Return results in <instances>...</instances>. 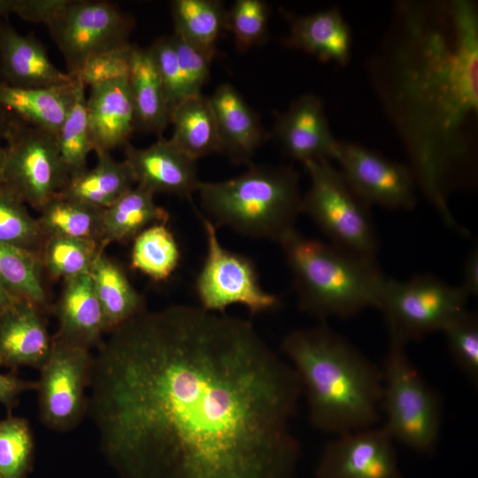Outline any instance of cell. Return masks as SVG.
<instances>
[{
  "label": "cell",
  "instance_id": "1",
  "mask_svg": "<svg viewBox=\"0 0 478 478\" xmlns=\"http://www.w3.org/2000/svg\"><path fill=\"white\" fill-rule=\"evenodd\" d=\"M108 334L87 413L121 478H295L301 382L251 321L177 305Z\"/></svg>",
  "mask_w": 478,
  "mask_h": 478
},
{
  "label": "cell",
  "instance_id": "2",
  "mask_svg": "<svg viewBox=\"0 0 478 478\" xmlns=\"http://www.w3.org/2000/svg\"><path fill=\"white\" fill-rule=\"evenodd\" d=\"M397 6V37L381 60L379 89L417 185L446 225L457 227L447 197L478 112L477 10L466 0Z\"/></svg>",
  "mask_w": 478,
  "mask_h": 478
},
{
  "label": "cell",
  "instance_id": "3",
  "mask_svg": "<svg viewBox=\"0 0 478 478\" xmlns=\"http://www.w3.org/2000/svg\"><path fill=\"white\" fill-rule=\"evenodd\" d=\"M305 393L316 429L338 436L381 419L382 371L325 324L297 328L281 345Z\"/></svg>",
  "mask_w": 478,
  "mask_h": 478
},
{
  "label": "cell",
  "instance_id": "4",
  "mask_svg": "<svg viewBox=\"0 0 478 478\" xmlns=\"http://www.w3.org/2000/svg\"><path fill=\"white\" fill-rule=\"evenodd\" d=\"M279 243L302 312L322 320L349 319L376 307L386 277L375 261L306 237L296 229Z\"/></svg>",
  "mask_w": 478,
  "mask_h": 478
},
{
  "label": "cell",
  "instance_id": "5",
  "mask_svg": "<svg viewBox=\"0 0 478 478\" xmlns=\"http://www.w3.org/2000/svg\"><path fill=\"white\" fill-rule=\"evenodd\" d=\"M201 205L215 227L280 243L301 213L298 173L291 166L252 165L220 181H200Z\"/></svg>",
  "mask_w": 478,
  "mask_h": 478
},
{
  "label": "cell",
  "instance_id": "6",
  "mask_svg": "<svg viewBox=\"0 0 478 478\" xmlns=\"http://www.w3.org/2000/svg\"><path fill=\"white\" fill-rule=\"evenodd\" d=\"M405 348L406 343L389 337L382 368V426L395 442L428 453L439 439L442 401L412 365Z\"/></svg>",
  "mask_w": 478,
  "mask_h": 478
},
{
  "label": "cell",
  "instance_id": "7",
  "mask_svg": "<svg viewBox=\"0 0 478 478\" xmlns=\"http://www.w3.org/2000/svg\"><path fill=\"white\" fill-rule=\"evenodd\" d=\"M303 164L310 178V187L302 197L301 213L314 221L330 243L376 262L379 243L370 205L329 159Z\"/></svg>",
  "mask_w": 478,
  "mask_h": 478
},
{
  "label": "cell",
  "instance_id": "8",
  "mask_svg": "<svg viewBox=\"0 0 478 478\" xmlns=\"http://www.w3.org/2000/svg\"><path fill=\"white\" fill-rule=\"evenodd\" d=\"M470 297L460 286H451L433 274L406 281L386 278L377 305L389 337L405 343L443 331L467 311Z\"/></svg>",
  "mask_w": 478,
  "mask_h": 478
},
{
  "label": "cell",
  "instance_id": "9",
  "mask_svg": "<svg viewBox=\"0 0 478 478\" xmlns=\"http://www.w3.org/2000/svg\"><path fill=\"white\" fill-rule=\"evenodd\" d=\"M76 79L91 57L130 44L134 19L104 0H67L44 24Z\"/></svg>",
  "mask_w": 478,
  "mask_h": 478
},
{
  "label": "cell",
  "instance_id": "10",
  "mask_svg": "<svg viewBox=\"0 0 478 478\" xmlns=\"http://www.w3.org/2000/svg\"><path fill=\"white\" fill-rule=\"evenodd\" d=\"M4 141L3 185L40 211L66 188L71 178L59 154L57 135L13 114Z\"/></svg>",
  "mask_w": 478,
  "mask_h": 478
},
{
  "label": "cell",
  "instance_id": "11",
  "mask_svg": "<svg viewBox=\"0 0 478 478\" xmlns=\"http://www.w3.org/2000/svg\"><path fill=\"white\" fill-rule=\"evenodd\" d=\"M199 217L206 239V256L195 281L200 307L224 313L228 306L242 305L252 315L279 309L281 300L262 288L253 260L225 248L214 224Z\"/></svg>",
  "mask_w": 478,
  "mask_h": 478
},
{
  "label": "cell",
  "instance_id": "12",
  "mask_svg": "<svg viewBox=\"0 0 478 478\" xmlns=\"http://www.w3.org/2000/svg\"><path fill=\"white\" fill-rule=\"evenodd\" d=\"M92 363L89 349L57 335L52 338L36 389L40 419L47 428L66 432L80 424L88 411L86 389Z\"/></svg>",
  "mask_w": 478,
  "mask_h": 478
},
{
  "label": "cell",
  "instance_id": "13",
  "mask_svg": "<svg viewBox=\"0 0 478 478\" xmlns=\"http://www.w3.org/2000/svg\"><path fill=\"white\" fill-rule=\"evenodd\" d=\"M354 191L369 205L412 210L417 182L410 167L356 143L339 141L334 158Z\"/></svg>",
  "mask_w": 478,
  "mask_h": 478
},
{
  "label": "cell",
  "instance_id": "14",
  "mask_svg": "<svg viewBox=\"0 0 478 478\" xmlns=\"http://www.w3.org/2000/svg\"><path fill=\"white\" fill-rule=\"evenodd\" d=\"M395 441L383 426L335 436L324 448L316 478H403Z\"/></svg>",
  "mask_w": 478,
  "mask_h": 478
},
{
  "label": "cell",
  "instance_id": "15",
  "mask_svg": "<svg viewBox=\"0 0 478 478\" xmlns=\"http://www.w3.org/2000/svg\"><path fill=\"white\" fill-rule=\"evenodd\" d=\"M273 136L290 158L305 163L334 159L338 145L331 133L321 98L305 94L275 113Z\"/></svg>",
  "mask_w": 478,
  "mask_h": 478
},
{
  "label": "cell",
  "instance_id": "16",
  "mask_svg": "<svg viewBox=\"0 0 478 478\" xmlns=\"http://www.w3.org/2000/svg\"><path fill=\"white\" fill-rule=\"evenodd\" d=\"M125 161L136 186L152 194L166 193L189 198L200 181L197 160L180 150L170 139L159 138L147 148L123 147Z\"/></svg>",
  "mask_w": 478,
  "mask_h": 478
},
{
  "label": "cell",
  "instance_id": "17",
  "mask_svg": "<svg viewBox=\"0 0 478 478\" xmlns=\"http://www.w3.org/2000/svg\"><path fill=\"white\" fill-rule=\"evenodd\" d=\"M75 81L50 59L44 44L20 35L8 20H0V84L15 88H43Z\"/></svg>",
  "mask_w": 478,
  "mask_h": 478
},
{
  "label": "cell",
  "instance_id": "18",
  "mask_svg": "<svg viewBox=\"0 0 478 478\" xmlns=\"http://www.w3.org/2000/svg\"><path fill=\"white\" fill-rule=\"evenodd\" d=\"M87 114L95 152H110L129 143L135 127L128 76L89 88Z\"/></svg>",
  "mask_w": 478,
  "mask_h": 478
},
{
  "label": "cell",
  "instance_id": "19",
  "mask_svg": "<svg viewBox=\"0 0 478 478\" xmlns=\"http://www.w3.org/2000/svg\"><path fill=\"white\" fill-rule=\"evenodd\" d=\"M51 346L42 309L26 300L16 301L0 321V366L40 369Z\"/></svg>",
  "mask_w": 478,
  "mask_h": 478
},
{
  "label": "cell",
  "instance_id": "20",
  "mask_svg": "<svg viewBox=\"0 0 478 478\" xmlns=\"http://www.w3.org/2000/svg\"><path fill=\"white\" fill-rule=\"evenodd\" d=\"M208 98L217 125L220 153L236 164L251 162L266 138L258 117L229 83L220 84Z\"/></svg>",
  "mask_w": 478,
  "mask_h": 478
},
{
  "label": "cell",
  "instance_id": "21",
  "mask_svg": "<svg viewBox=\"0 0 478 478\" xmlns=\"http://www.w3.org/2000/svg\"><path fill=\"white\" fill-rule=\"evenodd\" d=\"M289 24L287 47L305 51L324 62L346 66L351 56V30L337 7L307 15L284 12Z\"/></svg>",
  "mask_w": 478,
  "mask_h": 478
},
{
  "label": "cell",
  "instance_id": "22",
  "mask_svg": "<svg viewBox=\"0 0 478 478\" xmlns=\"http://www.w3.org/2000/svg\"><path fill=\"white\" fill-rule=\"evenodd\" d=\"M56 313L64 340L88 349L98 347L107 333L104 314L89 274L65 280Z\"/></svg>",
  "mask_w": 478,
  "mask_h": 478
},
{
  "label": "cell",
  "instance_id": "23",
  "mask_svg": "<svg viewBox=\"0 0 478 478\" xmlns=\"http://www.w3.org/2000/svg\"><path fill=\"white\" fill-rule=\"evenodd\" d=\"M72 84L15 88L0 84V104L23 121L58 135L75 96Z\"/></svg>",
  "mask_w": 478,
  "mask_h": 478
},
{
  "label": "cell",
  "instance_id": "24",
  "mask_svg": "<svg viewBox=\"0 0 478 478\" xmlns=\"http://www.w3.org/2000/svg\"><path fill=\"white\" fill-rule=\"evenodd\" d=\"M96 166L71 177L58 195L104 210L130 190L135 182L125 160H116L108 151H96Z\"/></svg>",
  "mask_w": 478,
  "mask_h": 478
},
{
  "label": "cell",
  "instance_id": "25",
  "mask_svg": "<svg viewBox=\"0 0 478 478\" xmlns=\"http://www.w3.org/2000/svg\"><path fill=\"white\" fill-rule=\"evenodd\" d=\"M128 86L135 112V131L161 136L170 115L161 81L147 49L135 46Z\"/></svg>",
  "mask_w": 478,
  "mask_h": 478
},
{
  "label": "cell",
  "instance_id": "26",
  "mask_svg": "<svg viewBox=\"0 0 478 478\" xmlns=\"http://www.w3.org/2000/svg\"><path fill=\"white\" fill-rule=\"evenodd\" d=\"M168 212L156 204L154 194L134 186L120 199L103 210L99 246L134 240L145 228L167 223Z\"/></svg>",
  "mask_w": 478,
  "mask_h": 478
},
{
  "label": "cell",
  "instance_id": "27",
  "mask_svg": "<svg viewBox=\"0 0 478 478\" xmlns=\"http://www.w3.org/2000/svg\"><path fill=\"white\" fill-rule=\"evenodd\" d=\"M89 274L104 314L107 333L145 311L143 297L122 267L104 251L96 256Z\"/></svg>",
  "mask_w": 478,
  "mask_h": 478
},
{
  "label": "cell",
  "instance_id": "28",
  "mask_svg": "<svg viewBox=\"0 0 478 478\" xmlns=\"http://www.w3.org/2000/svg\"><path fill=\"white\" fill-rule=\"evenodd\" d=\"M171 142L183 153L197 160L220 153L217 125L209 98L202 94L183 100L171 113Z\"/></svg>",
  "mask_w": 478,
  "mask_h": 478
},
{
  "label": "cell",
  "instance_id": "29",
  "mask_svg": "<svg viewBox=\"0 0 478 478\" xmlns=\"http://www.w3.org/2000/svg\"><path fill=\"white\" fill-rule=\"evenodd\" d=\"M174 34L209 53H216V42L226 29L223 4L217 0H174L171 2Z\"/></svg>",
  "mask_w": 478,
  "mask_h": 478
},
{
  "label": "cell",
  "instance_id": "30",
  "mask_svg": "<svg viewBox=\"0 0 478 478\" xmlns=\"http://www.w3.org/2000/svg\"><path fill=\"white\" fill-rule=\"evenodd\" d=\"M37 218L45 236H62L98 243L103 210L59 195L39 211Z\"/></svg>",
  "mask_w": 478,
  "mask_h": 478
},
{
  "label": "cell",
  "instance_id": "31",
  "mask_svg": "<svg viewBox=\"0 0 478 478\" xmlns=\"http://www.w3.org/2000/svg\"><path fill=\"white\" fill-rule=\"evenodd\" d=\"M180 260L179 244L166 223L152 225L133 240L131 266L155 281L167 280Z\"/></svg>",
  "mask_w": 478,
  "mask_h": 478
},
{
  "label": "cell",
  "instance_id": "32",
  "mask_svg": "<svg viewBox=\"0 0 478 478\" xmlns=\"http://www.w3.org/2000/svg\"><path fill=\"white\" fill-rule=\"evenodd\" d=\"M40 255L0 243V289L12 297L45 307Z\"/></svg>",
  "mask_w": 478,
  "mask_h": 478
},
{
  "label": "cell",
  "instance_id": "33",
  "mask_svg": "<svg viewBox=\"0 0 478 478\" xmlns=\"http://www.w3.org/2000/svg\"><path fill=\"white\" fill-rule=\"evenodd\" d=\"M85 89L82 81L76 78L73 104L57 135L61 159L71 177L87 169V158L93 150Z\"/></svg>",
  "mask_w": 478,
  "mask_h": 478
},
{
  "label": "cell",
  "instance_id": "34",
  "mask_svg": "<svg viewBox=\"0 0 478 478\" xmlns=\"http://www.w3.org/2000/svg\"><path fill=\"white\" fill-rule=\"evenodd\" d=\"M101 250L98 243L62 236L47 237L40 253L42 266L64 281L89 274Z\"/></svg>",
  "mask_w": 478,
  "mask_h": 478
},
{
  "label": "cell",
  "instance_id": "35",
  "mask_svg": "<svg viewBox=\"0 0 478 478\" xmlns=\"http://www.w3.org/2000/svg\"><path fill=\"white\" fill-rule=\"evenodd\" d=\"M45 241L38 220L25 203L4 185L0 186V243L40 255Z\"/></svg>",
  "mask_w": 478,
  "mask_h": 478
},
{
  "label": "cell",
  "instance_id": "36",
  "mask_svg": "<svg viewBox=\"0 0 478 478\" xmlns=\"http://www.w3.org/2000/svg\"><path fill=\"white\" fill-rule=\"evenodd\" d=\"M35 441L25 418L0 420V478H27L33 467Z\"/></svg>",
  "mask_w": 478,
  "mask_h": 478
},
{
  "label": "cell",
  "instance_id": "37",
  "mask_svg": "<svg viewBox=\"0 0 478 478\" xmlns=\"http://www.w3.org/2000/svg\"><path fill=\"white\" fill-rule=\"evenodd\" d=\"M269 13L268 4L262 0H236L227 11L226 30L240 49L254 47L267 37Z\"/></svg>",
  "mask_w": 478,
  "mask_h": 478
},
{
  "label": "cell",
  "instance_id": "38",
  "mask_svg": "<svg viewBox=\"0 0 478 478\" xmlns=\"http://www.w3.org/2000/svg\"><path fill=\"white\" fill-rule=\"evenodd\" d=\"M455 363L474 383L478 382V316L466 311L443 331Z\"/></svg>",
  "mask_w": 478,
  "mask_h": 478
},
{
  "label": "cell",
  "instance_id": "39",
  "mask_svg": "<svg viewBox=\"0 0 478 478\" xmlns=\"http://www.w3.org/2000/svg\"><path fill=\"white\" fill-rule=\"evenodd\" d=\"M163 88L169 115L187 98L173 35L160 37L148 48Z\"/></svg>",
  "mask_w": 478,
  "mask_h": 478
},
{
  "label": "cell",
  "instance_id": "40",
  "mask_svg": "<svg viewBox=\"0 0 478 478\" xmlns=\"http://www.w3.org/2000/svg\"><path fill=\"white\" fill-rule=\"evenodd\" d=\"M135 46L130 43L91 57L84 64L77 78L86 88H91L108 81L128 76Z\"/></svg>",
  "mask_w": 478,
  "mask_h": 478
},
{
  "label": "cell",
  "instance_id": "41",
  "mask_svg": "<svg viewBox=\"0 0 478 478\" xmlns=\"http://www.w3.org/2000/svg\"><path fill=\"white\" fill-rule=\"evenodd\" d=\"M172 35L182 72L186 96L201 95V89L210 77L214 54L190 44L174 33Z\"/></svg>",
  "mask_w": 478,
  "mask_h": 478
},
{
  "label": "cell",
  "instance_id": "42",
  "mask_svg": "<svg viewBox=\"0 0 478 478\" xmlns=\"http://www.w3.org/2000/svg\"><path fill=\"white\" fill-rule=\"evenodd\" d=\"M66 2L67 0H16L14 14L26 21L44 25Z\"/></svg>",
  "mask_w": 478,
  "mask_h": 478
},
{
  "label": "cell",
  "instance_id": "43",
  "mask_svg": "<svg viewBox=\"0 0 478 478\" xmlns=\"http://www.w3.org/2000/svg\"><path fill=\"white\" fill-rule=\"evenodd\" d=\"M37 382L26 381L12 374H0V404L9 412L16 406L19 397L28 390H36Z\"/></svg>",
  "mask_w": 478,
  "mask_h": 478
},
{
  "label": "cell",
  "instance_id": "44",
  "mask_svg": "<svg viewBox=\"0 0 478 478\" xmlns=\"http://www.w3.org/2000/svg\"><path fill=\"white\" fill-rule=\"evenodd\" d=\"M460 287L471 297L478 295V248L474 247L465 259Z\"/></svg>",
  "mask_w": 478,
  "mask_h": 478
},
{
  "label": "cell",
  "instance_id": "45",
  "mask_svg": "<svg viewBox=\"0 0 478 478\" xmlns=\"http://www.w3.org/2000/svg\"><path fill=\"white\" fill-rule=\"evenodd\" d=\"M12 119L13 113L0 104V140H4Z\"/></svg>",
  "mask_w": 478,
  "mask_h": 478
},
{
  "label": "cell",
  "instance_id": "46",
  "mask_svg": "<svg viewBox=\"0 0 478 478\" xmlns=\"http://www.w3.org/2000/svg\"><path fill=\"white\" fill-rule=\"evenodd\" d=\"M17 299L0 289V321L9 309L15 304Z\"/></svg>",
  "mask_w": 478,
  "mask_h": 478
},
{
  "label": "cell",
  "instance_id": "47",
  "mask_svg": "<svg viewBox=\"0 0 478 478\" xmlns=\"http://www.w3.org/2000/svg\"><path fill=\"white\" fill-rule=\"evenodd\" d=\"M16 0H0V18L14 14Z\"/></svg>",
  "mask_w": 478,
  "mask_h": 478
},
{
  "label": "cell",
  "instance_id": "48",
  "mask_svg": "<svg viewBox=\"0 0 478 478\" xmlns=\"http://www.w3.org/2000/svg\"><path fill=\"white\" fill-rule=\"evenodd\" d=\"M6 160V147L0 146V186L4 181V171Z\"/></svg>",
  "mask_w": 478,
  "mask_h": 478
}]
</instances>
